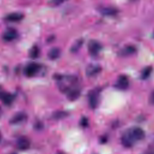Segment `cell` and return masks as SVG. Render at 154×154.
Masks as SVG:
<instances>
[{"label": "cell", "instance_id": "cell-12", "mask_svg": "<svg viewBox=\"0 0 154 154\" xmlns=\"http://www.w3.org/2000/svg\"><path fill=\"white\" fill-rule=\"evenodd\" d=\"M136 48L135 46L132 45H128L122 48V50L119 52V54L122 56H127L134 54Z\"/></svg>", "mask_w": 154, "mask_h": 154}, {"label": "cell", "instance_id": "cell-2", "mask_svg": "<svg viewBox=\"0 0 154 154\" xmlns=\"http://www.w3.org/2000/svg\"><path fill=\"white\" fill-rule=\"evenodd\" d=\"M101 49L102 45L99 42L95 40H92L88 42V50L90 54L93 55H96L100 51Z\"/></svg>", "mask_w": 154, "mask_h": 154}, {"label": "cell", "instance_id": "cell-1", "mask_svg": "<svg viewBox=\"0 0 154 154\" xmlns=\"http://www.w3.org/2000/svg\"><path fill=\"white\" fill-rule=\"evenodd\" d=\"M128 131L135 142L143 140L145 137L144 131L139 127H134L128 129Z\"/></svg>", "mask_w": 154, "mask_h": 154}, {"label": "cell", "instance_id": "cell-19", "mask_svg": "<svg viewBox=\"0 0 154 154\" xmlns=\"http://www.w3.org/2000/svg\"><path fill=\"white\" fill-rule=\"evenodd\" d=\"M39 48L37 46H34L31 48V49L29 51V56L31 58L34 59L38 57V56L39 55Z\"/></svg>", "mask_w": 154, "mask_h": 154}, {"label": "cell", "instance_id": "cell-3", "mask_svg": "<svg viewBox=\"0 0 154 154\" xmlns=\"http://www.w3.org/2000/svg\"><path fill=\"white\" fill-rule=\"evenodd\" d=\"M121 142L123 146L125 147H131L135 143L128 130L125 132L122 135L121 137Z\"/></svg>", "mask_w": 154, "mask_h": 154}, {"label": "cell", "instance_id": "cell-14", "mask_svg": "<svg viewBox=\"0 0 154 154\" xmlns=\"http://www.w3.org/2000/svg\"><path fill=\"white\" fill-rule=\"evenodd\" d=\"M26 118V114L23 112H19L15 114L10 120V123L12 124H17L24 121Z\"/></svg>", "mask_w": 154, "mask_h": 154}, {"label": "cell", "instance_id": "cell-13", "mask_svg": "<svg viewBox=\"0 0 154 154\" xmlns=\"http://www.w3.org/2000/svg\"><path fill=\"white\" fill-rule=\"evenodd\" d=\"M0 98L1 100L7 105L10 104L14 99V97L12 94L6 93V92H2L0 93Z\"/></svg>", "mask_w": 154, "mask_h": 154}, {"label": "cell", "instance_id": "cell-23", "mask_svg": "<svg viewBox=\"0 0 154 154\" xmlns=\"http://www.w3.org/2000/svg\"><path fill=\"white\" fill-rule=\"evenodd\" d=\"M10 154H16V153H10Z\"/></svg>", "mask_w": 154, "mask_h": 154}, {"label": "cell", "instance_id": "cell-6", "mask_svg": "<svg viewBox=\"0 0 154 154\" xmlns=\"http://www.w3.org/2000/svg\"><path fill=\"white\" fill-rule=\"evenodd\" d=\"M129 86L128 78L124 75H120L116 82V87L120 90H125Z\"/></svg>", "mask_w": 154, "mask_h": 154}, {"label": "cell", "instance_id": "cell-17", "mask_svg": "<svg viewBox=\"0 0 154 154\" xmlns=\"http://www.w3.org/2000/svg\"><path fill=\"white\" fill-rule=\"evenodd\" d=\"M67 115H68V113L66 111H58L55 112L53 114L52 117L55 120H59V119H62L66 117V116H67Z\"/></svg>", "mask_w": 154, "mask_h": 154}, {"label": "cell", "instance_id": "cell-24", "mask_svg": "<svg viewBox=\"0 0 154 154\" xmlns=\"http://www.w3.org/2000/svg\"><path fill=\"white\" fill-rule=\"evenodd\" d=\"M0 139H1V135H0Z\"/></svg>", "mask_w": 154, "mask_h": 154}, {"label": "cell", "instance_id": "cell-15", "mask_svg": "<svg viewBox=\"0 0 154 154\" xmlns=\"http://www.w3.org/2000/svg\"><path fill=\"white\" fill-rule=\"evenodd\" d=\"M23 17V16L19 13H14L8 14L6 17V20L10 22H17L22 20Z\"/></svg>", "mask_w": 154, "mask_h": 154}, {"label": "cell", "instance_id": "cell-7", "mask_svg": "<svg viewBox=\"0 0 154 154\" xmlns=\"http://www.w3.org/2000/svg\"><path fill=\"white\" fill-rule=\"evenodd\" d=\"M101 70V67L98 64H91L88 65L85 70L86 74L88 76H93L98 74Z\"/></svg>", "mask_w": 154, "mask_h": 154}, {"label": "cell", "instance_id": "cell-21", "mask_svg": "<svg viewBox=\"0 0 154 154\" xmlns=\"http://www.w3.org/2000/svg\"><path fill=\"white\" fill-rule=\"evenodd\" d=\"M81 125L83 127H85L88 125V120L85 117H83L81 120Z\"/></svg>", "mask_w": 154, "mask_h": 154}, {"label": "cell", "instance_id": "cell-4", "mask_svg": "<svg viewBox=\"0 0 154 154\" xmlns=\"http://www.w3.org/2000/svg\"><path fill=\"white\" fill-rule=\"evenodd\" d=\"M99 91L98 89H94L91 91L88 95V102L90 106L94 108L97 106L99 101Z\"/></svg>", "mask_w": 154, "mask_h": 154}, {"label": "cell", "instance_id": "cell-20", "mask_svg": "<svg viewBox=\"0 0 154 154\" xmlns=\"http://www.w3.org/2000/svg\"><path fill=\"white\" fill-rule=\"evenodd\" d=\"M82 43H83V40L82 39H79L76 41L71 47V51L73 52H76L80 48Z\"/></svg>", "mask_w": 154, "mask_h": 154}, {"label": "cell", "instance_id": "cell-8", "mask_svg": "<svg viewBox=\"0 0 154 154\" xmlns=\"http://www.w3.org/2000/svg\"><path fill=\"white\" fill-rule=\"evenodd\" d=\"M17 35V31L13 28L7 29L2 35V38L6 42H10L14 40Z\"/></svg>", "mask_w": 154, "mask_h": 154}, {"label": "cell", "instance_id": "cell-22", "mask_svg": "<svg viewBox=\"0 0 154 154\" xmlns=\"http://www.w3.org/2000/svg\"><path fill=\"white\" fill-rule=\"evenodd\" d=\"M149 102L151 104L154 105V91H153L149 96Z\"/></svg>", "mask_w": 154, "mask_h": 154}, {"label": "cell", "instance_id": "cell-10", "mask_svg": "<svg viewBox=\"0 0 154 154\" xmlns=\"http://www.w3.org/2000/svg\"><path fill=\"white\" fill-rule=\"evenodd\" d=\"M100 12L105 16H113L117 13V9L114 7H103L99 9Z\"/></svg>", "mask_w": 154, "mask_h": 154}, {"label": "cell", "instance_id": "cell-16", "mask_svg": "<svg viewBox=\"0 0 154 154\" xmlns=\"http://www.w3.org/2000/svg\"><path fill=\"white\" fill-rule=\"evenodd\" d=\"M61 54L60 49L57 48H52L48 52V57L51 60H56L57 59Z\"/></svg>", "mask_w": 154, "mask_h": 154}, {"label": "cell", "instance_id": "cell-5", "mask_svg": "<svg viewBox=\"0 0 154 154\" xmlns=\"http://www.w3.org/2000/svg\"><path fill=\"white\" fill-rule=\"evenodd\" d=\"M39 66L37 63H31L26 66L24 69L25 75L28 77H32L38 72Z\"/></svg>", "mask_w": 154, "mask_h": 154}, {"label": "cell", "instance_id": "cell-9", "mask_svg": "<svg viewBox=\"0 0 154 154\" xmlns=\"http://www.w3.org/2000/svg\"><path fill=\"white\" fill-rule=\"evenodd\" d=\"M17 147L19 149L23 150L28 149L30 146V141L28 138L25 137H20L16 143Z\"/></svg>", "mask_w": 154, "mask_h": 154}, {"label": "cell", "instance_id": "cell-11", "mask_svg": "<svg viewBox=\"0 0 154 154\" xmlns=\"http://www.w3.org/2000/svg\"><path fill=\"white\" fill-rule=\"evenodd\" d=\"M80 94H81L80 90L76 87L72 88L70 91H69L67 93V96L69 100L73 101V100H76L79 97Z\"/></svg>", "mask_w": 154, "mask_h": 154}, {"label": "cell", "instance_id": "cell-18", "mask_svg": "<svg viewBox=\"0 0 154 154\" xmlns=\"http://www.w3.org/2000/svg\"><path fill=\"white\" fill-rule=\"evenodd\" d=\"M152 71V68L151 67H146L144 69L141 74V78L143 79H147L151 74Z\"/></svg>", "mask_w": 154, "mask_h": 154}]
</instances>
